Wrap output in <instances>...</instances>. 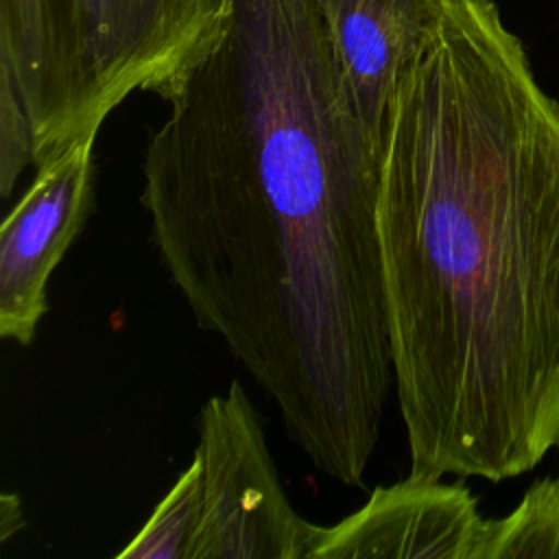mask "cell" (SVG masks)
Wrapping results in <instances>:
<instances>
[{
	"label": "cell",
	"instance_id": "obj_6",
	"mask_svg": "<svg viewBox=\"0 0 559 559\" xmlns=\"http://www.w3.org/2000/svg\"><path fill=\"white\" fill-rule=\"evenodd\" d=\"M487 520L463 483L408 472L321 526L310 559H483Z\"/></svg>",
	"mask_w": 559,
	"mask_h": 559
},
{
	"label": "cell",
	"instance_id": "obj_4",
	"mask_svg": "<svg viewBox=\"0 0 559 559\" xmlns=\"http://www.w3.org/2000/svg\"><path fill=\"white\" fill-rule=\"evenodd\" d=\"M194 559H310L321 526L290 504L249 395L234 380L199 411Z\"/></svg>",
	"mask_w": 559,
	"mask_h": 559
},
{
	"label": "cell",
	"instance_id": "obj_10",
	"mask_svg": "<svg viewBox=\"0 0 559 559\" xmlns=\"http://www.w3.org/2000/svg\"><path fill=\"white\" fill-rule=\"evenodd\" d=\"M22 526H24V515H22L20 498L15 493L4 491L0 496V539L7 542Z\"/></svg>",
	"mask_w": 559,
	"mask_h": 559
},
{
	"label": "cell",
	"instance_id": "obj_8",
	"mask_svg": "<svg viewBox=\"0 0 559 559\" xmlns=\"http://www.w3.org/2000/svg\"><path fill=\"white\" fill-rule=\"evenodd\" d=\"M483 559H559V474L542 476L511 513L487 520Z\"/></svg>",
	"mask_w": 559,
	"mask_h": 559
},
{
	"label": "cell",
	"instance_id": "obj_7",
	"mask_svg": "<svg viewBox=\"0 0 559 559\" xmlns=\"http://www.w3.org/2000/svg\"><path fill=\"white\" fill-rule=\"evenodd\" d=\"M345 90L382 155L391 103L428 39L439 0H321Z\"/></svg>",
	"mask_w": 559,
	"mask_h": 559
},
{
	"label": "cell",
	"instance_id": "obj_1",
	"mask_svg": "<svg viewBox=\"0 0 559 559\" xmlns=\"http://www.w3.org/2000/svg\"><path fill=\"white\" fill-rule=\"evenodd\" d=\"M159 96L140 201L162 266L308 461L360 485L393 389L380 151L321 0H223Z\"/></svg>",
	"mask_w": 559,
	"mask_h": 559
},
{
	"label": "cell",
	"instance_id": "obj_3",
	"mask_svg": "<svg viewBox=\"0 0 559 559\" xmlns=\"http://www.w3.org/2000/svg\"><path fill=\"white\" fill-rule=\"evenodd\" d=\"M223 0H0V194L96 135L133 92L162 94Z\"/></svg>",
	"mask_w": 559,
	"mask_h": 559
},
{
	"label": "cell",
	"instance_id": "obj_11",
	"mask_svg": "<svg viewBox=\"0 0 559 559\" xmlns=\"http://www.w3.org/2000/svg\"><path fill=\"white\" fill-rule=\"evenodd\" d=\"M557 448H559V445H557Z\"/></svg>",
	"mask_w": 559,
	"mask_h": 559
},
{
	"label": "cell",
	"instance_id": "obj_9",
	"mask_svg": "<svg viewBox=\"0 0 559 559\" xmlns=\"http://www.w3.org/2000/svg\"><path fill=\"white\" fill-rule=\"evenodd\" d=\"M201 472L192 463L159 500L140 533L116 555L118 559H194L201 528Z\"/></svg>",
	"mask_w": 559,
	"mask_h": 559
},
{
	"label": "cell",
	"instance_id": "obj_2",
	"mask_svg": "<svg viewBox=\"0 0 559 559\" xmlns=\"http://www.w3.org/2000/svg\"><path fill=\"white\" fill-rule=\"evenodd\" d=\"M376 218L411 472L533 469L559 445V100L493 0H439Z\"/></svg>",
	"mask_w": 559,
	"mask_h": 559
},
{
	"label": "cell",
	"instance_id": "obj_5",
	"mask_svg": "<svg viewBox=\"0 0 559 559\" xmlns=\"http://www.w3.org/2000/svg\"><path fill=\"white\" fill-rule=\"evenodd\" d=\"M96 135L70 144L37 173L0 227V336L31 345L48 312V282L92 207Z\"/></svg>",
	"mask_w": 559,
	"mask_h": 559
}]
</instances>
